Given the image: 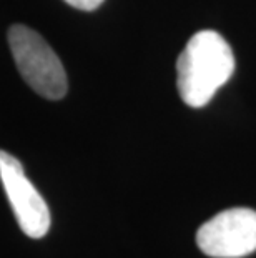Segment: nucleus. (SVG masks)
<instances>
[{
  "label": "nucleus",
  "instance_id": "nucleus-1",
  "mask_svg": "<svg viewBox=\"0 0 256 258\" xmlns=\"http://www.w3.org/2000/svg\"><path fill=\"white\" fill-rule=\"evenodd\" d=\"M235 57L228 42L215 30H201L188 40L177 63L182 100L193 108L205 107L230 80Z\"/></svg>",
  "mask_w": 256,
  "mask_h": 258
},
{
  "label": "nucleus",
  "instance_id": "nucleus-4",
  "mask_svg": "<svg viewBox=\"0 0 256 258\" xmlns=\"http://www.w3.org/2000/svg\"><path fill=\"white\" fill-rule=\"evenodd\" d=\"M0 180L22 232L30 238L45 237L50 228V210L27 178L22 163L5 150H0Z\"/></svg>",
  "mask_w": 256,
  "mask_h": 258
},
{
  "label": "nucleus",
  "instance_id": "nucleus-3",
  "mask_svg": "<svg viewBox=\"0 0 256 258\" xmlns=\"http://www.w3.org/2000/svg\"><path fill=\"white\" fill-rule=\"evenodd\" d=\"M197 245L213 258H241L256 251V212L230 208L205 222L197 232Z\"/></svg>",
  "mask_w": 256,
  "mask_h": 258
},
{
  "label": "nucleus",
  "instance_id": "nucleus-2",
  "mask_svg": "<svg viewBox=\"0 0 256 258\" xmlns=\"http://www.w3.org/2000/svg\"><path fill=\"white\" fill-rule=\"evenodd\" d=\"M9 45L20 75L39 95L58 100L67 93V74L42 35L25 25H12Z\"/></svg>",
  "mask_w": 256,
  "mask_h": 258
},
{
  "label": "nucleus",
  "instance_id": "nucleus-5",
  "mask_svg": "<svg viewBox=\"0 0 256 258\" xmlns=\"http://www.w3.org/2000/svg\"><path fill=\"white\" fill-rule=\"evenodd\" d=\"M65 2H67L68 5H72V7H75V9L90 12V10L99 9L100 5L103 4V0H65Z\"/></svg>",
  "mask_w": 256,
  "mask_h": 258
}]
</instances>
